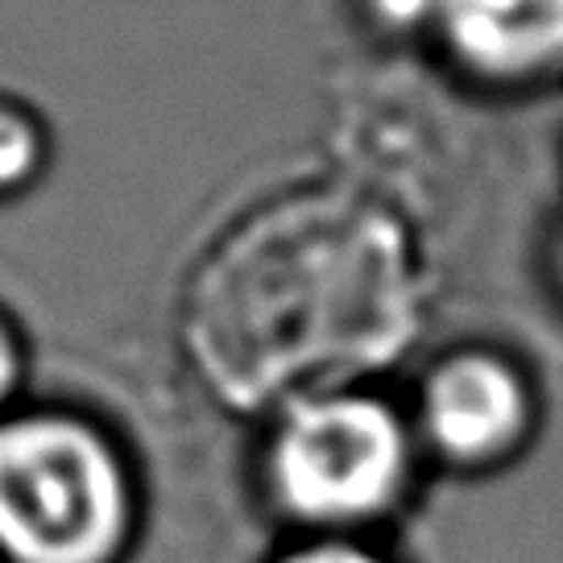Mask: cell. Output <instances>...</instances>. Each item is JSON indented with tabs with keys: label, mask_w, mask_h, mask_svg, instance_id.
<instances>
[{
	"label": "cell",
	"mask_w": 563,
	"mask_h": 563,
	"mask_svg": "<svg viewBox=\"0 0 563 563\" xmlns=\"http://www.w3.org/2000/svg\"><path fill=\"white\" fill-rule=\"evenodd\" d=\"M282 563H386L377 551H369V547L352 543V539H340V534H323V539H316V543L299 547V551H290Z\"/></svg>",
	"instance_id": "obj_6"
},
{
	"label": "cell",
	"mask_w": 563,
	"mask_h": 563,
	"mask_svg": "<svg viewBox=\"0 0 563 563\" xmlns=\"http://www.w3.org/2000/svg\"><path fill=\"white\" fill-rule=\"evenodd\" d=\"M415 468L406 419L377 394H319L269 440V493L295 522L352 530L394 510Z\"/></svg>",
	"instance_id": "obj_2"
},
{
	"label": "cell",
	"mask_w": 563,
	"mask_h": 563,
	"mask_svg": "<svg viewBox=\"0 0 563 563\" xmlns=\"http://www.w3.org/2000/svg\"><path fill=\"white\" fill-rule=\"evenodd\" d=\"M18 373H21L18 344H13V335L0 328V410H4L9 394H13V386H18Z\"/></svg>",
	"instance_id": "obj_7"
},
{
	"label": "cell",
	"mask_w": 563,
	"mask_h": 563,
	"mask_svg": "<svg viewBox=\"0 0 563 563\" xmlns=\"http://www.w3.org/2000/svg\"><path fill=\"white\" fill-rule=\"evenodd\" d=\"M133 485L117 448L67 415H0V560L112 563Z\"/></svg>",
	"instance_id": "obj_1"
},
{
	"label": "cell",
	"mask_w": 563,
	"mask_h": 563,
	"mask_svg": "<svg viewBox=\"0 0 563 563\" xmlns=\"http://www.w3.org/2000/svg\"><path fill=\"white\" fill-rule=\"evenodd\" d=\"M560 269H563V257H560Z\"/></svg>",
	"instance_id": "obj_8"
},
{
	"label": "cell",
	"mask_w": 563,
	"mask_h": 563,
	"mask_svg": "<svg viewBox=\"0 0 563 563\" xmlns=\"http://www.w3.org/2000/svg\"><path fill=\"white\" fill-rule=\"evenodd\" d=\"M422 440L452 464H493L527 440L530 386L493 352H460L431 369L419 402Z\"/></svg>",
	"instance_id": "obj_3"
},
{
	"label": "cell",
	"mask_w": 563,
	"mask_h": 563,
	"mask_svg": "<svg viewBox=\"0 0 563 563\" xmlns=\"http://www.w3.org/2000/svg\"><path fill=\"white\" fill-rule=\"evenodd\" d=\"M435 25L464 67L493 79L563 70V0H440Z\"/></svg>",
	"instance_id": "obj_4"
},
{
	"label": "cell",
	"mask_w": 563,
	"mask_h": 563,
	"mask_svg": "<svg viewBox=\"0 0 563 563\" xmlns=\"http://www.w3.org/2000/svg\"><path fill=\"white\" fill-rule=\"evenodd\" d=\"M37 162H42L37 129L18 112L0 108V191H13L25 178H34Z\"/></svg>",
	"instance_id": "obj_5"
}]
</instances>
